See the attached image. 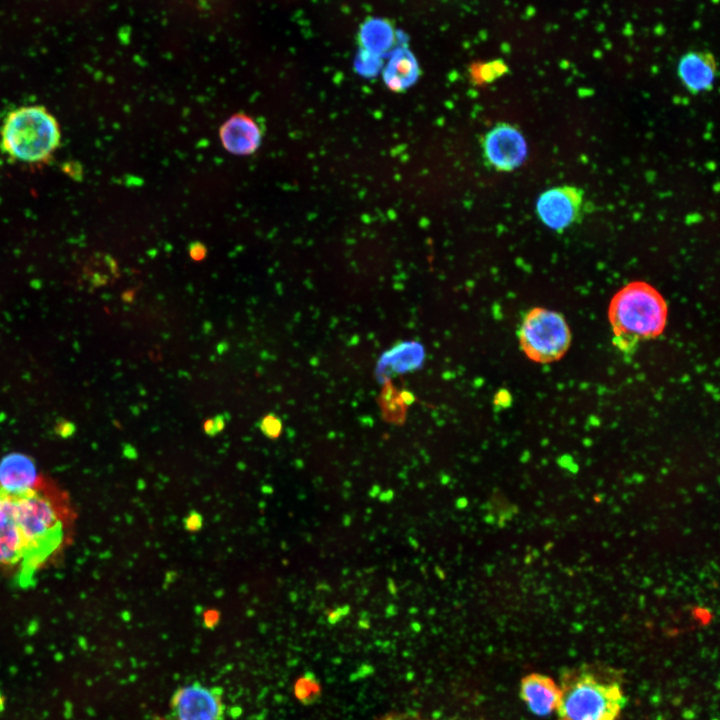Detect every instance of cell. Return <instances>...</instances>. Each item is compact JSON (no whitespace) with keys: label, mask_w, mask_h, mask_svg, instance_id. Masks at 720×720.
I'll use <instances>...</instances> for the list:
<instances>
[{"label":"cell","mask_w":720,"mask_h":720,"mask_svg":"<svg viewBox=\"0 0 720 720\" xmlns=\"http://www.w3.org/2000/svg\"><path fill=\"white\" fill-rule=\"evenodd\" d=\"M396 40L392 24L382 18H369L359 29L360 49L379 56H387Z\"/></svg>","instance_id":"obj_15"},{"label":"cell","mask_w":720,"mask_h":720,"mask_svg":"<svg viewBox=\"0 0 720 720\" xmlns=\"http://www.w3.org/2000/svg\"><path fill=\"white\" fill-rule=\"evenodd\" d=\"M677 73L685 88L692 94H698L712 89L717 63L709 51H689L680 58Z\"/></svg>","instance_id":"obj_10"},{"label":"cell","mask_w":720,"mask_h":720,"mask_svg":"<svg viewBox=\"0 0 720 720\" xmlns=\"http://www.w3.org/2000/svg\"><path fill=\"white\" fill-rule=\"evenodd\" d=\"M189 256L195 261H200L207 254L206 247L200 242H193L188 248Z\"/></svg>","instance_id":"obj_22"},{"label":"cell","mask_w":720,"mask_h":720,"mask_svg":"<svg viewBox=\"0 0 720 720\" xmlns=\"http://www.w3.org/2000/svg\"><path fill=\"white\" fill-rule=\"evenodd\" d=\"M229 420V415L225 413L217 414L204 422V433L210 437H214L221 433Z\"/></svg>","instance_id":"obj_19"},{"label":"cell","mask_w":720,"mask_h":720,"mask_svg":"<svg viewBox=\"0 0 720 720\" xmlns=\"http://www.w3.org/2000/svg\"><path fill=\"white\" fill-rule=\"evenodd\" d=\"M170 710L174 720H224L223 690L199 682L179 687L171 697Z\"/></svg>","instance_id":"obj_6"},{"label":"cell","mask_w":720,"mask_h":720,"mask_svg":"<svg viewBox=\"0 0 720 720\" xmlns=\"http://www.w3.org/2000/svg\"><path fill=\"white\" fill-rule=\"evenodd\" d=\"M257 427L266 438L274 440L281 435L283 423L278 415L268 413L257 422Z\"/></svg>","instance_id":"obj_18"},{"label":"cell","mask_w":720,"mask_h":720,"mask_svg":"<svg viewBox=\"0 0 720 720\" xmlns=\"http://www.w3.org/2000/svg\"><path fill=\"white\" fill-rule=\"evenodd\" d=\"M31 457L14 452L0 460V486L9 491H24L42 478Z\"/></svg>","instance_id":"obj_13"},{"label":"cell","mask_w":720,"mask_h":720,"mask_svg":"<svg viewBox=\"0 0 720 720\" xmlns=\"http://www.w3.org/2000/svg\"><path fill=\"white\" fill-rule=\"evenodd\" d=\"M219 137L226 151L237 156H247L259 148L262 133L252 117L236 113L221 125Z\"/></svg>","instance_id":"obj_9"},{"label":"cell","mask_w":720,"mask_h":720,"mask_svg":"<svg viewBox=\"0 0 720 720\" xmlns=\"http://www.w3.org/2000/svg\"><path fill=\"white\" fill-rule=\"evenodd\" d=\"M56 118L43 106H22L12 110L0 131L2 150L12 159L36 164L48 160L60 144Z\"/></svg>","instance_id":"obj_4"},{"label":"cell","mask_w":720,"mask_h":720,"mask_svg":"<svg viewBox=\"0 0 720 720\" xmlns=\"http://www.w3.org/2000/svg\"><path fill=\"white\" fill-rule=\"evenodd\" d=\"M584 195L581 188L573 185L547 189L537 199V216L549 229L562 232L581 218Z\"/></svg>","instance_id":"obj_7"},{"label":"cell","mask_w":720,"mask_h":720,"mask_svg":"<svg viewBox=\"0 0 720 720\" xmlns=\"http://www.w3.org/2000/svg\"><path fill=\"white\" fill-rule=\"evenodd\" d=\"M483 150L488 163L505 172L520 167L528 152L523 134L507 123L496 125L485 135Z\"/></svg>","instance_id":"obj_8"},{"label":"cell","mask_w":720,"mask_h":720,"mask_svg":"<svg viewBox=\"0 0 720 720\" xmlns=\"http://www.w3.org/2000/svg\"><path fill=\"white\" fill-rule=\"evenodd\" d=\"M623 673L600 662L561 672L557 720H619L627 703Z\"/></svg>","instance_id":"obj_2"},{"label":"cell","mask_w":720,"mask_h":720,"mask_svg":"<svg viewBox=\"0 0 720 720\" xmlns=\"http://www.w3.org/2000/svg\"><path fill=\"white\" fill-rule=\"evenodd\" d=\"M383 68V57L370 54L362 49L354 60L355 71L365 77L372 78Z\"/></svg>","instance_id":"obj_16"},{"label":"cell","mask_w":720,"mask_h":720,"mask_svg":"<svg viewBox=\"0 0 720 720\" xmlns=\"http://www.w3.org/2000/svg\"><path fill=\"white\" fill-rule=\"evenodd\" d=\"M75 520L70 497L44 476L24 491L0 486V568L31 584L70 544Z\"/></svg>","instance_id":"obj_1"},{"label":"cell","mask_w":720,"mask_h":720,"mask_svg":"<svg viewBox=\"0 0 720 720\" xmlns=\"http://www.w3.org/2000/svg\"><path fill=\"white\" fill-rule=\"evenodd\" d=\"M424 355L420 343H400L382 354L377 364V376L385 381L392 375L415 370L422 365Z\"/></svg>","instance_id":"obj_14"},{"label":"cell","mask_w":720,"mask_h":720,"mask_svg":"<svg viewBox=\"0 0 720 720\" xmlns=\"http://www.w3.org/2000/svg\"><path fill=\"white\" fill-rule=\"evenodd\" d=\"M667 314V303L657 289L643 281L627 284L613 296L608 308L614 344L629 352L639 342L658 337Z\"/></svg>","instance_id":"obj_3"},{"label":"cell","mask_w":720,"mask_h":720,"mask_svg":"<svg viewBox=\"0 0 720 720\" xmlns=\"http://www.w3.org/2000/svg\"><path fill=\"white\" fill-rule=\"evenodd\" d=\"M559 696V685L547 675L530 673L521 679L520 698L534 715L547 716L555 711Z\"/></svg>","instance_id":"obj_11"},{"label":"cell","mask_w":720,"mask_h":720,"mask_svg":"<svg viewBox=\"0 0 720 720\" xmlns=\"http://www.w3.org/2000/svg\"><path fill=\"white\" fill-rule=\"evenodd\" d=\"M519 342L530 360L547 364L564 356L571 343V332L561 314L535 307L522 321Z\"/></svg>","instance_id":"obj_5"},{"label":"cell","mask_w":720,"mask_h":720,"mask_svg":"<svg viewBox=\"0 0 720 720\" xmlns=\"http://www.w3.org/2000/svg\"><path fill=\"white\" fill-rule=\"evenodd\" d=\"M376 720H430L415 712H391Z\"/></svg>","instance_id":"obj_21"},{"label":"cell","mask_w":720,"mask_h":720,"mask_svg":"<svg viewBox=\"0 0 720 720\" xmlns=\"http://www.w3.org/2000/svg\"><path fill=\"white\" fill-rule=\"evenodd\" d=\"M387 55L388 61L382 68V76L387 88L394 92H402L413 86L418 80L420 69L411 50L399 45Z\"/></svg>","instance_id":"obj_12"},{"label":"cell","mask_w":720,"mask_h":720,"mask_svg":"<svg viewBox=\"0 0 720 720\" xmlns=\"http://www.w3.org/2000/svg\"><path fill=\"white\" fill-rule=\"evenodd\" d=\"M507 71V67L504 62L500 60L491 61L488 63L480 64L473 68V78L479 83L491 82L498 77L502 76Z\"/></svg>","instance_id":"obj_17"},{"label":"cell","mask_w":720,"mask_h":720,"mask_svg":"<svg viewBox=\"0 0 720 720\" xmlns=\"http://www.w3.org/2000/svg\"><path fill=\"white\" fill-rule=\"evenodd\" d=\"M184 528L189 532H196L203 525V517L197 511H191L183 521Z\"/></svg>","instance_id":"obj_20"}]
</instances>
